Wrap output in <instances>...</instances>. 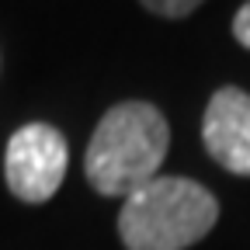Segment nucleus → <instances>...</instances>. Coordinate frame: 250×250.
<instances>
[{"label": "nucleus", "mask_w": 250, "mask_h": 250, "mask_svg": "<svg viewBox=\"0 0 250 250\" xmlns=\"http://www.w3.org/2000/svg\"><path fill=\"white\" fill-rule=\"evenodd\" d=\"M167 149L170 125L164 111L149 101H122L98 122L87 143L83 170L98 195L129 198L156 177Z\"/></svg>", "instance_id": "f257e3e1"}, {"label": "nucleus", "mask_w": 250, "mask_h": 250, "mask_svg": "<svg viewBox=\"0 0 250 250\" xmlns=\"http://www.w3.org/2000/svg\"><path fill=\"white\" fill-rule=\"evenodd\" d=\"M219 219V202L208 188L188 177H160L125 198L118 236L125 250H184L198 243Z\"/></svg>", "instance_id": "f03ea898"}, {"label": "nucleus", "mask_w": 250, "mask_h": 250, "mask_svg": "<svg viewBox=\"0 0 250 250\" xmlns=\"http://www.w3.org/2000/svg\"><path fill=\"white\" fill-rule=\"evenodd\" d=\"M66 160L70 153L59 129H52L45 122L21 125L4 153V177H7L11 195L28 205L49 202L66 177Z\"/></svg>", "instance_id": "7ed1b4c3"}, {"label": "nucleus", "mask_w": 250, "mask_h": 250, "mask_svg": "<svg viewBox=\"0 0 250 250\" xmlns=\"http://www.w3.org/2000/svg\"><path fill=\"white\" fill-rule=\"evenodd\" d=\"M202 143L208 156L229 174L250 177V94L219 87L202 118Z\"/></svg>", "instance_id": "20e7f679"}, {"label": "nucleus", "mask_w": 250, "mask_h": 250, "mask_svg": "<svg viewBox=\"0 0 250 250\" xmlns=\"http://www.w3.org/2000/svg\"><path fill=\"white\" fill-rule=\"evenodd\" d=\"M139 4L160 18H188L195 14V7H202L205 0H139Z\"/></svg>", "instance_id": "39448f33"}, {"label": "nucleus", "mask_w": 250, "mask_h": 250, "mask_svg": "<svg viewBox=\"0 0 250 250\" xmlns=\"http://www.w3.org/2000/svg\"><path fill=\"white\" fill-rule=\"evenodd\" d=\"M233 35H236V42L243 49H250V0L236 11V18H233Z\"/></svg>", "instance_id": "423d86ee"}]
</instances>
